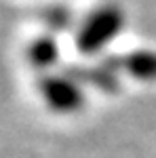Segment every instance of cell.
<instances>
[{
	"label": "cell",
	"mask_w": 156,
	"mask_h": 158,
	"mask_svg": "<svg viewBox=\"0 0 156 158\" xmlns=\"http://www.w3.org/2000/svg\"><path fill=\"white\" fill-rule=\"evenodd\" d=\"M40 91L48 108H53L55 112H76L82 106V93L72 78L48 76L47 80H42Z\"/></svg>",
	"instance_id": "obj_1"
},
{
	"label": "cell",
	"mask_w": 156,
	"mask_h": 158,
	"mask_svg": "<svg viewBox=\"0 0 156 158\" xmlns=\"http://www.w3.org/2000/svg\"><path fill=\"white\" fill-rule=\"evenodd\" d=\"M57 57V49L53 44V40H40L32 47L30 59L34 61L36 65H51Z\"/></svg>",
	"instance_id": "obj_4"
},
{
	"label": "cell",
	"mask_w": 156,
	"mask_h": 158,
	"mask_svg": "<svg viewBox=\"0 0 156 158\" xmlns=\"http://www.w3.org/2000/svg\"><path fill=\"white\" fill-rule=\"evenodd\" d=\"M116 23H118V19H116L114 13H101V15H97L95 19H91L89 25L84 27L82 32H80V36H78L80 51L93 53L99 47H103L106 40L116 32Z\"/></svg>",
	"instance_id": "obj_2"
},
{
	"label": "cell",
	"mask_w": 156,
	"mask_h": 158,
	"mask_svg": "<svg viewBox=\"0 0 156 158\" xmlns=\"http://www.w3.org/2000/svg\"><path fill=\"white\" fill-rule=\"evenodd\" d=\"M129 70L137 78H156V55L141 53L129 59Z\"/></svg>",
	"instance_id": "obj_3"
}]
</instances>
